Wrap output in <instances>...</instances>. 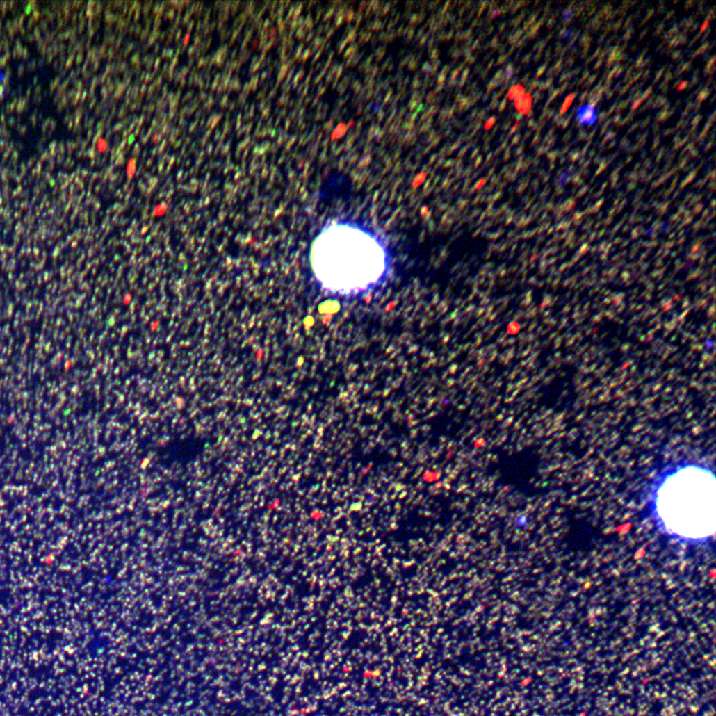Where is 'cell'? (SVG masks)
<instances>
[{
	"mask_svg": "<svg viewBox=\"0 0 716 716\" xmlns=\"http://www.w3.org/2000/svg\"><path fill=\"white\" fill-rule=\"evenodd\" d=\"M316 279L329 292L358 295L380 285L389 270L387 248L373 233L351 223H334L311 249Z\"/></svg>",
	"mask_w": 716,
	"mask_h": 716,
	"instance_id": "cell-1",
	"label": "cell"
},
{
	"mask_svg": "<svg viewBox=\"0 0 716 716\" xmlns=\"http://www.w3.org/2000/svg\"><path fill=\"white\" fill-rule=\"evenodd\" d=\"M653 516L674 537L701 542L715 531V475L697 465L665 473L653 489Z\"/></svg>",
	"mask_w": 716,
	"mask_h": 716,
	"instance_id": "cell-2",
	"label": "cell"
},
{
	"mask_svg": "<svg viewBox=\"0 0 716 716\" xmlns=\"http://www.w3.org/2000/svg\"><path fill=\"white\" fill-rule=\"evenodd\" d=\"M577 119L583 126H593L598 120L596 108L590 105L582 106L577 111Z\"/></svg>",
	"mask_w": 716,
	"mask_h": 716,
	"instance_id": "cell-3",
	"label": "cell"
},
{
	"mask_svg": "<svg viewBox=\"0 0 716 716\" xmlns=\"http://www.w3.org/2000/svg\"><path fill=\"white\" fill-rule=\"evenodd\" d=\"M572 100H574V95H570V96L568 97L567 99H566V101H564V105H563L562 108H561V114H563V113H564V111L567 110V108H569L570 103H571Z\"/></svg>",
	"mask_w": 716,
	"mask_h": 716,
	"instance_id": "cell-4",
	"label": "cell"
}]
</instances>
